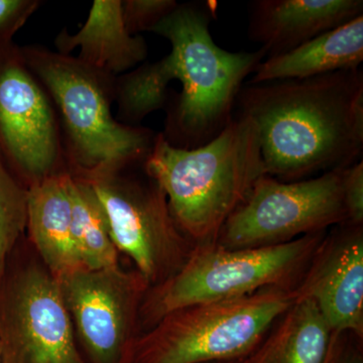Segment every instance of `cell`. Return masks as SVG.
I'll use <instances>...</instances> for the list:
<instances>
[{"instance_id": "cell-24", "label": "cell", "mask_w": 363, "mask_h": 363, "mask_svg": "<svg viewBox=\"0 0 363 363\" xmlns=\"http://www.w3.org/2000/svg\"><path fill=\"white\" fill-rule=\"evenodd\" d=\"M35 4L23 0H0V50L28 18Z\"/></svg>"}, {"instance_id": "cell-7", "label": "cell", "mask_w": 363, "mask_h": 363, "mask_svg": "<svg viewBox=\"0 0 363 363\" xmlns=\"http://www.w3.org/2000/svg\"><path fill=\"white\" fill-rule=\"evenodd\" d=\"M344 169L294 182L262 176L222 227L216 242L231 250L271 247L347 222Z\"/></svg>"}, {"instance_id": "cell-3", "label": "cell", "mask_w": 363, "mask_h": 363, "mask_svg": "<svg viewBox=\"0 0 363 363\" xmlns=\"http://www.w3.org/2000/svg\"><path fill=\"white\" fill-rule=\"evenodd\" d=\"M216 9L215 1L178 4L150 30L171 43V52L160 61L169 80L182 84L162 133L180 149H197L225 130L245 79L267 58L262 48L229 52L219 47L210 33Z\"/></svg>"}, {"instance_id": "cell-11", "label": "cell", "mask_w": 363, "mask_h": 363, "mask_svg": "<svg viewBox=\"0 0 363 363\" xmlns=\"http://www.w3.org/2000/svg\"><path fill=\"white\" fill-rule=\"evenodd\" d=\"M293 291L316 305L332 331L363 339V225L332 227Z\"/></svg>"}, {"instance_id": "cell-18", "label": "cell", "mask_w": 363, "mask_h": 363, "mask_svg": "<svg viewBox=\"0 0 363 363\" xmlns=\"http://www.w3.org/2000/svg\"><path fill=\"white\" fill-rule=\"evenodd\" d=\"M68 187L73 238L81 264L88 269H117V250L104 207L92 186L87 179L69 176Z\"/></svg>"}, {"instance_id": "cell-13", "label": "cell", "mask_w": 363, "mask_h": 363, "mask_svg": "<svg viewBox=\"0 0 363 363\" xmlns=\"http://www.w3.org/2000/svg\"><path fill=\"white\" fill-rule=\"evenodd\" d=\"M362 0H257L248 33L267 58L292 51L322 33L362 16Z\"/></svg>"}, {"instance_id": "cell-9", "label": "cell", "mask_w": 363, "mask_h": 363, "mask_svg": "<svg viewBox=\"0 0 363 363\" xmlns=\"http://www.w3.org/2000/svg\"><path fill=\"white\" fill-rule=\"evenodd\" d=\"M4 363H86L61 288L40 267L21 272L0 309Z\"/></svg>"}, {"instance_id": "cell-17", "label": "cell", "mask_w": 363, "mask_h": 363, "mask_svg": "<svg viewBox=\"0 0 363 363\" xmlns=\"http://www.w3.org/2000/svg\"><path fill=\"white\" fill-rule=\"evenodd\" d=\"M331 333L311 300L295 298L257 347L233 363H322Z\"/></svg>"}, {"instance_id": "cell-25", "label": "cell", "mask_w": 363, "mask_h": 363, "mask_svg": "<svg viewBox=\"0 0 363 363\" xmlns=\"http://www.w3.org/2000/svg\"><path fill=\"white\" fill-rule=\"evenodd\" d=\"M0 363H4V357H2L1 342H0Z\"/></svg>"}, {"instance_id": "cell-14", "label": "cell", "mask_w": 363, "mask_h": 363, "mask_svg": "<svg viewBox=\"0 0 363 363\" xmlns=\"http://www.w3.org/2000/svg\"><path fill=\"white\" fill-rule=\"evenodd\" d=\"M56 44L62 55L80 48L77 60L98 73L128 70L147 55L145 40L126 28L119 0H95L83 28L76 35L62 33Z\"/></svg>"}, {"instance_id": "cell-1", "label": "cell", "mask_w": 363, "mask_h": 363, "mask_svg": "<svg viewBox=\"0 0 363 363\" xmlns=\"http://www.w3.org/2000/svg\"><path fill=\"white\" fill-rule=\"evenodd\" d=\"M238 114L259 130L267 176L305 180L350 168L363 150V72L245 84Z\"/></svg>"}, {"instance_id": "cell-16", "label": "cell", "mask_w": 363, "mask_h": 363, "mask_svg": "<svg viewBox=\"0 0 363 363\" xmlns=\"http://www.w3.org/2000/svg\"><path fill=\"white\" fill-rule=\"evenodd\" d=\"M69 175H51L28 190V227L54 278L83 267L72 228Z\"/></svg>"}, {"instance_id": "cell-4", "label": "cell", "mask_w": 363, "mask_h": 363, "mask_svg": "<svg viewBox=\"0 0 363 363\" xmlns=\"http://www.w3.org/2000/svg\"><path fill=\"white\" fill-rule=\"evenodd\" d=\"M327 233L264 247L197 245L184 266L150 293L142 310L145 320L157 323L183 308L242 298L264 289L294 290Z\"/></svg>"}, {"instance_id": "cell-15", "label": "cell", "mask_w": 363, "mask_h": 363, "mask_svg": "<svg viewBox=\"0 0 363 363\" xmlns=\"http://www.w3.org/2000/svg\"><path fill=\"white\" fill-rule=\"evenodd\" d=\"M362 62L363 14L292 51L264 60L248 84L355 70Z\"/></svg>"}, {"instance_id": "cell-5", "label": "cell", "mask_w": 363, "mask_h": 363, "mask_svg": "<svg viewBox=\"0 0 363 363\" xmlns=\"http://www.w3.org/2000/svg\"><path fill=\"white\" fill-rule=\"evenodd\" d=\"M295 301L293 290L267 288L245 297L190 306L162 317L133 340L121 363L233 362L252 352Z\"/></svg>"}, {"instance_id": "cell-22", "label": "cell", "mask_w": 363, "mask_h": 363, "mask_svg": "<svg viewBox=\"0 0 363 363\" xmlns=\"http://www.w3.org/2000/svg\"><path fill=\"white\" fill-rule=\"evenodd\" d=\"M342 197L347 222L363 225V162H355L344 169Z\"/></svg>"}, {"instance_id": "cell-21", "label": "cell", "mask_w": 363, "mask_h": 363, "mask_svg": "<svg viewBox=\"0 0 363 363\" xmlns=\"http://www.w3.org/2000/svg\"><path fill=\"white\" fill-rule=\"evenodd\" d=\"M177 6L174 0H128L123 2L124 23L131 35L142 30L150 32Z\"/></svg>"}, {"instance_id": "cell-2", "label": "cell", "mask_w": 363, "mask_h": 363, "mask_svg": "<svg viewBox=\"0 0 363 363\" xmlns=\"http://www.w3.org/2000/svg\"><path fill=\"white\" fill-rule=\"evenodd\" d=\"M145 169L194 247L216 242L229 217L267 175L257 125L238 113L220 135L197 149L174 147L157 135Z\"/></svg>"}, {"instance_id": "cell-23", "label": "cell", "mask_w": 363, "mask_h": 363, "mask_svg": "<svg viewBox=\"0 0 363 363\" xmlns=\"http://www.w3.org/2000/svg\"><path fill=\"white\" fill-rule=\"evenodd\" d=\"M322 363H363V339L346 331H332Z\"/></svg>"}, {"instance_id": "cell-8", "label": "cell", "mask_w": 363, "mask_h": 363, "mask_svg": "<svg viewBox=\"0 0 363 363\" xmlns=\"http://www.w3.org/2000/svg\"><path fill=\"white\" fill-rule=\"evenodd\" d=\"M87 180L104 207L112 242L133 259L147 286L164 283L184 266L194 245L177 225L154 179H116L113 171Z\"/></svg>"}, {"instance_id": "cell-10", "label": "cell", "mask_w": 363, "mask_h": 363, "mask_svg": "<svg viewBox=\"0 0 363 363\" xmlns=\"http://www.w3.org/2000/svg\"><path fill=\"white\" fill-rule=\"evenodd\" d=\"M57 281L91 362H123L133 341L140 296L147 288L142 277L124 274L118 267H81Z\"/></svg>"}, {"instance_id": "cell-12", "label": "cell", "mask_w": 363, "mask_h": 363, "mask_svg": "<svg viewBox=\"0 0 363 363\" xmlns=\"http://www.w3.org/2000/svg\"><path fill=\"white\" fill-rule=\"evenodd\" d=\"M0 145L35 182L51 176L58 138L51 106L18 60L0 57Z\"/></svg>"}, {"instance_id": "cell-26", "label": "cell", "mask_w": 363, "mask_h": 363, "mask_svg": "<svg viewBox=\"0 0 363 363\" xmlns=\"http://www.w3.org/2000/svg\"><path fill=\"white\" fill-rule=\"evenodd\" d=\"M211 363H233V362H211Z\"/></svg>"}, {"instance_id": "cell-19", "label": "cell", "mask_w": 363, "mask_h": 363, "mask_svg": "<svg viewBox=\"0 0 363 363\" xmlns=\"http://www.w3.org/2000/svg\"><path fill=\"white\" fill-rule=\"evenodd\" d=\"M169 83L161 62L140 67L121 86V109L130 121H142L166 104Z\"/></svg>"}, {"instance_id": "cell-20", "label": "cell", "mask_w": 363, "mask_h": 363, "mask_svg": "<svg viewBox=\"0 0 363 363\" xmlns=\"http://www.w3.org/2000/svg\"><path fill=\"white\" fill-rule=\"evenodd\" d=\"M28 226V190L16 183L0 157V277L7 257Z\"/></svg>"}, {"instance_id": "cell-6", "label": "cell", "mask_w": 363, "mask_h": 363, "mask_svg": "<svg viewBox=\"0 0 363 363\" xmlns=\"http://www.w3.org/2000/svg\"><path fill=\"white\" fill-rule=\"evenodd\" d=\"M28 60L58 104L74 159L88 176L145 161L156 138L114 121L98 72L66 55L33 51Z\"/></svg>"}]
</instances>
